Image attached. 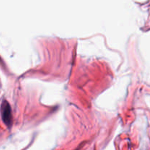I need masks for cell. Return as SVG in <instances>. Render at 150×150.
<instances>
[{
  "mask_svg": "<svg viewBox=\"0 0 150 150\" xmlns=\"http://www.w3.org/2000/svg\"><path fill=\"white\" fill-rule=\"evenodd\" d=\"M1 114L4 124L8 127H10L12 125V111L10 104L7 101L3 100L1 103Z\"/></svg>",
  "mask_w": 150,
  "mask_h": 150,
  "instance_id": "1",
  "label": "cell"
}]
</instances>
